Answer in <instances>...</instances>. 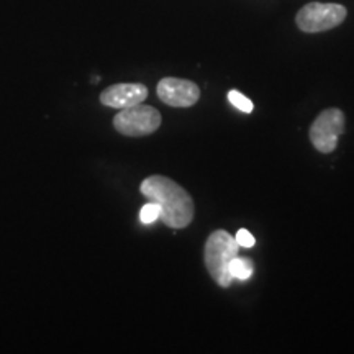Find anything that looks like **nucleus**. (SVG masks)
<instances>
[{
    "mask_svg": "<svg viewBox=\"0 0 354 354\" xmlns=\"http://www.w3.org/2000/svg\"><path fill=\"white\" fill-rule=\"evenodd\" d=\"M141 194L148 201L156 202L161 207L159 218L166 227L180 230L194 220V201L183 185L166 176H149L140 185Z\"/></svg>",
    "mask_w": 354,
    "mask_h": 354,
    "instance_id": "1",
    "label": "nucleus"
},
{
    "mask_svg": "<svg viewBox=\"0 0 354 354\" xmlns=\"http://www.w3.org/2000/svg\"><path fill=\"white\" fill-rule=\"evenodd\" d=\"M238 243L232 234L225 230H216L209 236L203 250V261H205L207 271L210 277L220 287H230L233 282L232 274H230V261L238 256Z\"/></svg>",
    "mask_w": 354,
    "mask_h": 354,
    "instance_id": "2",
    "label": "nucleus"
},
{
    "mask_svg": "<svg viewBox=\"0 0 354 354\" xmlns=\"http://www.w3.org/2000/svg\"><path fill=\"white\" fill-rule=\"evenodd\" d=\"M346 15V7L342 3L312 2L297 12L295 24L304 33H322L342 25Z\"/></svg>",
    "mask_w": 354,
    "mask_h": 354,
    "instance_id": "3",
    "label": "nucleus"
},
{
    "mask_svg": "<svg viewBox=\"0 0 354 354\" xmlns=\"http://www.w3.org/2000/svg\"><path fill=\"white\" fill-rule=\"evenodd\" d=\"M161 113L154 107L145 104H136L133 107L122 109L113 117L115 130L125 136H131V138L151 135L161 127Z\"/></svg>",
    "mask_w": 354,
    "mask_h": 354,
    "instance_id": "4",
    "label": "nucleus"
},
{
    "mask_svg": "<svg viewBox=\"0 0 354 354\" xmlns=\"http://www.w3.org/2000/svg\"><path fill=\"white\" fill-rule=\"evenodd\" d=\"M344 131V113L339 109H326L310 127V141L320 153H333Z\"/></svg>",
    "mask_w": 354,
    "mask_h": 354,
    "instance_id": "5",
    "label": "nucleus"
},
{
    "mask_svg": "<svg viewBox=\"0 0 354 354\" xmlns=\"http://www.w3.org/2000/svg\"><path fill=\"white\" fill-rule=\"evenodd\" d=\"M158 97L169 107L187 109L201 99V87L187 79L165 77L158 84Z\"/></svg>",
    "mask_w": 354,
    "mask_h": 354,
    "instance_id": "6",
    "label": "nucleus"
},
{
    "mask_svg": "<svg viewBox=\"0 0 354 354\" xmlns=\"http://www.w3.org/2000/svg\"><path fill=\"white\" fill-rule=\"evenodd\" d=\"M148 97V88L143 84H115L100 94V102L112 109H128L143 104Z\"/></svg>",
    "mask_w": 354,
    "mask_h": 354,
    "instance_id": "7",
    "label": "nucleus"
},
{
    "mask_svg": "<svg viewBox=\"0 0 354 354\" xmlns=\"http://www.w3.org/2000/svg\"><path fill=\"white\" fill-rule=\"evenodd\" d=\"M228 269H230V274H232V277L240 279V281H246V279L253 276V264H251L248 259L238 258V256H234V258L230 261Z\"/></svg>",
    "mask_w": 354,
    "mask_h": 354,
    "instance_id": "8",
    "label": "nucleus"
},
{
    "mask_svg": "<svg viewBox=\"0 0 354 354\" xmlns=\"http://www.w3.org/2000/svg\"><path fill=\"white\" fill-rule=\"evenodd\" d=\"M228 100H230V104H232L233 107H236L240 112L251 113L254 110L253 102H251L246 95H243L241 92H238V91H230Z\"/></svg>",
    "mask_w": 354,
    "mask_h": 354,
    "instance_id": "9",
    "label": "nucleus"
},
{
    "mask_svg": "<svg viewBox=\"0 0 354 354\" xmlns=\"http://www.w3.org/2000/svg\"><path fill=\"white\" fill-rule=\"evenodd\" d=\"M159 215H161V207H159L156 202L149 201L148 203H145L143 209H141L140 220H141V223L149 225V223H153V221H156L159 218Z\"/></svg>",
    "mask_w": 354,
    "mask_h": 354,
    "instance_id": "10",
    "label": "nucleus"
},
{
    "mask_svg": "<svg viewBox=\"0 0 354 354\" xmlns=\"http://www.w3.org/2000/svg\"><path fill=\"white\" fill-rule=\"evenodd\" d=\"M234 240H236L238 246H243V248H253L256 245V238L250 232H248L246 228L238 230Z\"/></svg>",
    "mask_w": 354,
    "mask_h": 354,
    "instance_id": "11",
    "label": "nucleus"
}]
</instances>
